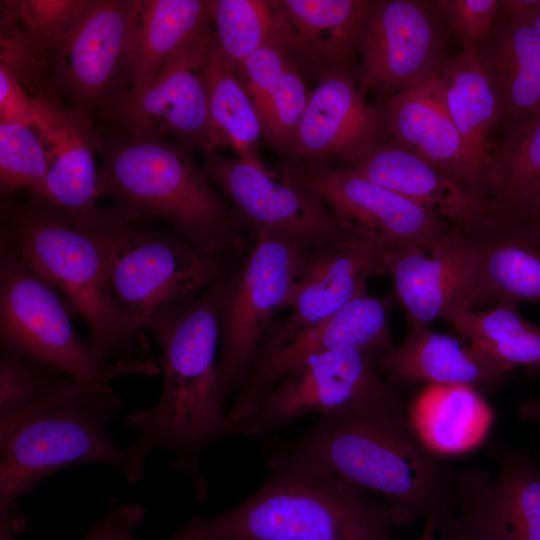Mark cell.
<instances>
[{
	"instance_id": "cell-1",
	"label": "cell",
	"mask_w": 540,
	"mask_h": 540,
	"mask_svg": "<svg viewBox=\"0 0 540 540\" xmlns=\"http://www.w3.org/2000/svg\"><path fill=\"white\" fill-rule=\"evenodd\" d=\"M161 347L163 389L155 406L136 410L125 425L137 431L124 448V474L137 481L156 449L173 454L172 466L192 479L204 497L200 458L214 441L231 434L218 379L221 321L216 283L173 321L156 332Z\"/></svg>"
},
{
	"instance_id": "cell-2",
	"label": "cell",
	"mask_w": 540,
	"mask_h": 540,
	"mask_svg": "<svg viewBox=\"0 0 540 540\" xmlns=\"http://www.w3.org/2000/svg\"><path fill=\"white\" fill-rule=\"evenodd\" d=\"M278 452L381 496L411 520L435 522L450 504L458 473L422 443L405 403L321 415Z\"/></svg>"
},
{
	"instance_id": "cell-3",
	"label": "cell",
	"mask_w": 540,
	"mask_h": 540,
	"mask_svg": "<svg viewBox=\"0 0 540 540\" xmlns=\"http://www.w3.org/2000/svg\"><path fill=\"white\" fill-rule=\"evenodd\" d=\"M262 486L235 507L195 517L182 540H391L412 520L311 463L276 452Z\"/></svg>"
},
{
	"instance_id": "cell-4",
	"label": "cell",
	"mask_w": 540,
	"mask_h": 540,
	"mask_svg": "<svg viewBox=\"0 0 540 540\" xmlns=\"http://www.w3.org/2000/svg\"><path fill=\"white\" fill-rule=\"evenodd\" d=\"M95 128L102 156L99 187L117 217L127 222L162 218L175 233L218 258L234 245L233 215L188 148Z\"/></svg>"
},
{
	"instance_id": "cell-5",
	"label": "cell",
	"mask_w": 540,
	"mask_h": 540,
	"mask_svg": "<svg viewBox=\"0 0 540 540\" xmlns=\"http://www.w3.org/2000/svg\"><path fill=\"white\" fill-rule=\"evenodd\" d=\"M108 382L61 376L31 405L0 421V508L14 507L42 478L68 466L104 463L124 471V448L109 432L122 400Z\"/></svg>"
},
{
	"instance_id": "cell-6",
	"label": "cell",
	"mask_w": 540,
	"mask_h": 540,
	"mask_svg": "<svg viewBox=\"0 0 540 540\" xmlns=\"http://www.w3.org/2000/svg\"><path fill=\"white\" fill-rule=\"evenodd\" d=\"M2 198L1 247L14 252L70 302L85 320L91 347L105 364L122 346L109 290L104 234L75 226L36 194L28 193L22 204Z\"/></svg>"
},
{
	"instance_id": "cell-7",
	"label": "cell",
	"mask_w": 540,
	"mask_h": 540,
	"mask_svg": "<svg viewBox=\"0 0 540 540\" xmlns=\"http://www.w3.org/2000/svg\"><path fill=\"white\" fill-rule=\"evenodd\" d=\"M104 237L122 348L145 330L159 331L220 279L219 258L177 233L122 220Z\"/></svg>"
},
{
	"instance_id": "cell-8",
	"label": "cell",
	"mask_w": 540,
	"mask_h": 540,
	"mask_svg": "<svg viewBox=\"0 0 540 540\" xmlns=\"http://www.w3.org/2000/svg\"><path fill=\"white\" fill-rule=\"evenodd\" d=\"M142 9V0H91L47 59L48 95L94 120L128 93Z\"/></svg>"
},
{
	"instance_id": "cell-9",
	"label": "cell",
	"mask_w": 540,
	"mask_h": 540,
	"mask_svg": "<svg viewBox=\"0 0 540 540\" xmlns=\"http://www.w3.org/2000/svg\"><path fill=\"white\" fill-rule=\"evenodd\" d=\"M309 248L286 236L257 232L255 245L240 269L228 283H216L222 402L242 387L275 314L287 308Z\"/></svg>"
},
{
	"instance_id": "cell-10",
	"label": "cell",
	"mask_w": 540,
	"mask_h": 540,
	"mask_svg": "<svg viewBox=\"0 0 540 540\" xmlns=\"http://www.w3.org/2000/svg\"><path fill=\"white\" fill-rule=\"evenodd\" d=\"M378 355L340 348L309 358L261 397L236 425L234 434L262 435L312 413L325 415L404 404L396 385L382 375Z\"/></svg>"
},
{
	"instance_id": "cell-11",
	"label": "cell",
	"mask_w": 540,
	"mask_h": 540,
	"mask_svg": "<svg viewBox=\"0 0 540 540\" xmlns=\"http://www.w3.org/2000/svg\"><path fill=\"white\" fill-rule=\"evenodd\" d=\"M1 350L24 354L81 382L110 380L91 346L75 332L59 292L11 250L0 246Z\"/></svg>"
},
{
	"instance_id": "cell-12",
	"label": "cell",
	"mask_w": 540,
	"mask_h": 540,
	"mask_svg": "<svg viewBox=\"0 0 540 540\" xmlns=\"http://www.w3.org/2000/svg\"><path fill=\"white\" fill-rule=\"evenodd\" d=\"M217 43L210 27L189 43L146 86L114 101L97 126L136 137H173L186 148L215 150L204 66Z\"/></svg>"
},
{
	"instance_id": "cell-13",
	"label": "cell",
	"mask_w": 540,
	"mask_h": 540,
	"mask_svg": "<svg viewBox=\"0 0 540 540\" xmlns=\"http://www.w3.org/2000/svg\"><path fill=\"white\" fill-rule=\"evenodd\" d=\"M445 23L435 0H375L360 31L363 94L383 104L438 77L445 54Z\"/></svg>"
},
{
	"instance_id": "cell-14",
	"label": "cell",
	"mask_w": 540,
	"mask_h": 540,
	"mask_svg": "<svg viewBox=\"0 0 540 540\" xmlns=\"http://www.w3.org/2000/svg\"><path fill=\"white\" fill-rule=\"evenodd\" d=\"M317 196L349 232L394 249L424 248L452 225L349 168L291 162L279 173Z\"/></svg>"
},
{
	"instance_id": "cell-15",
	"label": "cell",
	"mask_w": 540,
	"mask_h": 540,
	"mask_svg": "<svg viewBox=\"0 0 540 540\" xmlns=\"http://www.w3.org/2000/svg\"><path fill=\"white\" fill-rule=\"evenodd\" d=\"M203 172L232 200L254 232H270L312 248L355 235L347 231L313 193L268 167L215 150L202 152Z\"/></svg>"
},
{
	"instance_id": "cell-16",
	"label": "cell",
	"mask_w": 540,
	"mask_h": 540,
	"mask_svg": "<svg viewBox=\"0 0 540 540\" xmlns=\"http://www.w3.org/2000/svg\"><path fill=\"white\" fill-rule=\"evenodd\" d=\"M391 303L389 297L359 296L287 342L260 350L240 394L226 414L232 434L273 385L309 358L340 348L379 354L391 350L394 347L388 325Z\"/></svg>"
},
{
	"instance_id": "cell-17",
	"label": "cell",
	"mask_w": 540,
	"mask_h": 540,
	"mask_svg": "<svg viewBox=\"0 0 540 540\" xmlns=\"http://www.w3.org/2000/svg\"><path fill=\"white\" fill-rule=\"evenodd\" d=\"M36 98L41 118L35 127L48 159L42 197L83 230L100 235L111 231L122 219L98 203L102 195L95 163L98 143L93 120L66 107L59 99Z\"/></svg>"
},
{
	"instance_id": "cell-18",
	"label": "cell",
	"mask_w": 540,
	"mask_h": 540,
	"mask_svg": "<svg viewBox=\"0 0 540 540\" xmlns=\"http://www.w3.org/2000/svg\"><path fill=\"white\" fill-rule=\"evenodd\" d=\"M389 276L407 319L446 321L484 304L480 286V239L455 227L424 248L396 249Z\"/></svg>"
},
{
	"instance_id": "cell-19",
	"label": "cell",
	"mask_w": 540,
	"mask_h": 540,
	"mask_svg": "<svg viewBox=\"0 0 540 540\" xmlns=\"http://www.w3.org/2000/svg\"><path fill=\"white\" fill-rule=\"evenodd\" d=\"M395 250L357 235L309 248L289 298L287 308L292 313L259 351L287 342L368 294L367 279L389 276Z\"/></svg>"
},
{
	"instance_id": "cell-20",
	"label": "cell",
	"mask_w": 540,
	"mask_h": 540,
	"mask_svg": "<svg viewBox=\"0 0 540 540\" xmlns=\"http://www.w3.org/2000/svg\"><path fill=\"white\" fill-rule=\"evenodd\" d=\"M347 168L478 239L488 238L506 221L494 200L466 187L393 140L376 144Z\"/></svg>"
},
{
	"instance_id": "cell-21",
	"label": "cell",
	"mask_w": 540,
	"mask_h": 540,
	"mask_svg": "<svg viewBox=\"0 0 540 540\" xmlns=\"http://www.w3.org/2000/svg\"><path fill=\"white\" fill-rule=\"evenodd\" d=\"M298 127L293 162L355 163L388 135L381 108L367 102L350 73L320 74Z\"/></svg>"
},
{
	"instance_id": "cell-22",
	"label": "cell",
	"mask_w": 540,
	"mask_h": 540,
	"mask_svg": "<svg viewBox=\"0 0 540 540\" xmlns=\"http://www.w3.org/2000/svg\"><path fill=\"white\" fill-rule=\"evenodd\" d=\"M407 320L403 342L377 357V365L390 383L466 385L483 393L502 388L511 377L513 368L463 337Z\"/></svg>"
},
{
	"instance_id": "cell-23",
	"label": "cell",
	"mask_w": 540,
	"mask_h": 540,
	"mask_svg": "<svg viewBox=\"0 0 540 540\" xmlns=\"http://www.w3.org/2000/svg\"><path fill=\"white\" fill-rule=\"evenodd\" d=\"M382 109L393 141L490 198L448 113L438 78L394 95Z\"/></svg>"
},
{
	"instance_id": "cell-24",
	"label": "cell",
	"mask_w": 540,
	"mask_h": 540,
	"mask_svg": "<svg viewBox=\"0 0 540 540\" xmlns=\"http://www.w3.org/2000/svg\"><path fill=\"white\" fill-rule=\"evenodd\" d=\"M497 93L506 136L540 115V34L500 13L491 38L477 48Z\"/></svg>"
},
{
	"instance_id": "cell-25",
	"label": "cell",
	"mask_w": 540,
	"mask_h": 540,
	"mask_svg": "<svg viewBox=\"0 0 540 540\" xmlns=\"http://www.w3.org/2000/svg\"><path fill=\"white\" fill-rule=\"evenodd\" d=\"M444 102L464 142L470 162L487 195L495 192L494 157L489 148L491 130L498 126L497 93L477 48L463 44L447 56L438 75Z\"/></svg>"
},
{
	"instance_id": "cell-26",
	"label": "cell",
	"mask_w": 540,
	"mask_h": 540,
	"mask_svg": "<svg viewBox=\"0 0 540 540\" xmlns=\"http://www.w3.org/2000/svg\"><path fill=\"white\" fill-rule=\"evenodd\" d=\"M370 0H281L286 41L297 63L349 73Z\"/></svg>"
},
{
	"instance_id": "cell-27",
	"label": "cell",
	"mask_w": 540,
	"mask_h": 540,
	"mask_svg": "<svg viewBox=\"0 0 540 540\" xmlns=\"http://www.w3.org/2000/svg\"><path fill=\"white\" fill-rule=\"evenodd\" d=\"M407 416L422 443L440 458L482 445L494 421L483 393L466 385H425L407 405Z\"/></svg>"
},
{
	"instance_id": "cell-28",
	"label": "cell",
	"mask_w": 540,
	"mask_h": 540,
	"mask_svg": "<svg viewBox=\"0 0 540 540\" xmlns=\"http://www.w3.org/2000/svg\"><path fill=\"white\" fill-rule=\"evenodd\" d=\"M480 286L484 304L540 305V223L507 219L480 239Z\"/></svg>"
},
{
	"instance_id": "cell-29",
	"label": "cell",
	"mask_w": 540,
	"mask_h": 540,
	"mask_svg": "<svg viewBox=\"0 0 540 540\" xmlns=\"http://www.w3.org/2000/svg\"><path fill=\"white\" fill-rule=\"evenodd\" d=\"M142 22L129 92L140 90L211 27L209 1L142 0Z\"/></svg>"
},
{
	"instance_id": "cell-30",
	"label": "cell",
	"mask_w": 540,
	"mask_h": 540,
	"mask_svg": "<svg viewBox=\"0 0 540 540\" xmlns=\"http://www.w3.org/2000/svg\"><path fill=\"white\" fill-rule=\"evenodd\" d=\"M209 120L217 147H231L238 158L267 167L259 156L262 125L236 69L215 44L204 66Z\"/></svg>"
},
{
	"instance_id": "cell-31",
	"label": "cell",
	"mask_w": 540,
	"mask_h": 540,
	"mask_svg": "<svg viewBox=\"0 0 540 540\" xmlns=\"http://www.w3.org/2000/svg\"><path fill=\"white\" fill-rule=\"evenodd\" d=\"M446 322L461 337L514 370H540V326L525 320L518 305L500 302L486 311L461 310Z\"/></svg>"
},
{
	"instance_id": "cell-32",
	"label": "cell",
	"mask_w": 540,
	"mask_h": 540,
	"mask_svg": "<svg viewBox=\"0 0 540 540\" xmlns=\"http://www.w3.org/2000/svg\"><path fill=\"white\" fill-rule=\"evenodd\" d=\"M493 157V200L506 219H521L540 195V115L507 135Z\"/></svg>"
},
{
	"instance_id": "cell-33",
	"label": "cell",
	"mask_w": 540,
	"mask_h": 540,
	"mask_svg": "<svg viewBox=\"0 0 540 540\" xmlns=\"http://www.w3.org/2000/svg\"><path fill=\"white\" fill-rule=\"evenodd\" d=\"M209 10L218 47L236 71L269 40L280 37L286 41L279 1L210 0Z\"/></svg>"
},
{
	"instance_id": "cell-34",
	"label": "cell",
	"mask_w": 540,
	"mask_h": 540,
	"mask_svg": "<svg viewBox=\"0 0 540 540\" xmlns=\"http://www.w3.org/2000/svg\"><path fill=\"white\" fill-rule=\"evenodd\" d=\"M497 465L493 480L512 540H540V465L528 455L493 444Z\"/></svg>"
},
{
	"instance_id": "cell-35",
	"label": "cell",
	"mask_w": 540,
	"mask_h": 540,
	"mask_svg": "<svg viewBox=\"0 0 540 540\" xmlns=\"http://www.w3.org/2000/svg\"><path fill=\"white\" fill-rule=\"evenodd\" d=\"M48 173L45 145L37 127L0 122L2 197L19 190L43 196Z\"/></svg>"
},
{
	"instance_id": "cell-36",
	"label": "cell",
	"mask_w": 540,
	"mask_h": 540,
	"mask_svg": "<svg viewBox=\"0 0 540 540\" xmlns=\"http://www.w3.org/2000/svg\"><path fill=\"white\" fill-rule=\"evenodd\" d=\"M308 97L299 64L295 60L258 109L262 136L271 148L291 155Z\"/></svg>"
},
{
	"instance_id": "cell-37",
	"label": "cell",
	"mask_w": 540,
	"mask_h": 540,
	"mask_svg": "<svg viewBox=\"0 0 540 540\" xmlns=\"http://www.w3.org/2000/svg\"><path fill=\"white\" fill-rule=\"evenodd\" d=\"M59 373L24 354L2 350L0 421L18 414L48 392L62 376Z\"/></svg>"
},
{
	"instance_id": "cell-38",
	"label": "cell",
	"mask_w": 540,
	"mask_h": 540,
	"mask_svg": "<svg viewBox=\"0 0 540 540\" xmlns=\"http://www.w3.org/2000/svg\"><path fill=\"white\" fill-rule=\"evenodd\" d=\"M295 61L287 42L273 38L251 53L237 73L257 110L274 89L287 67Z\"/></svg>"
},
{
	"instance_id": "cell-39",
	"label": "cell",
	"mask_w": 540,
	"mask_h": 540,
	"mask_svg": "<svg viewBox=\"0 0 540 540\" xmlns=\"http://www.w3.org/2000/svg\"><path fill=\"white\" fill-rule=\"evenodd\" d=\"M436 6L463 44L479 48L492 36L499 0H435Z\"/></svg>"
},
{
	"instance_id": "cell-40",
	"label": "cell",
	"mask_w": 540,
	"mask_h": 540,
	"mask_svg": "<svg viewBox=\"0 0 540 540\" xmlns=\"http://www.w3.org/2000/svg\"><path fill=\"white\" fill-rule=\"evenodd\" d=\"M40 118L38 99L26 90L10 68L0 63V122L36 126Z\"/></svg>"
},
{
	"instance_id": "cell-41",
	"label": "cell",
	"mask_w": 540,
	"mask_h": 540,
	"mask_svg": "<svg viewBox=\"0 0 540 540\" xmlns=\"http://www.w3.org/2000/svg\"><path fill=\"white\" fill-rule=\"evenodd\" d=\"M144 519L139 504H125L108 510L81 540H136L135 531Z\"/></svg>"
},
{
	"instance_id": "cell-42",
	"label": "cell",
	"mask_w": 540,
	"mask_h": 540,
	"mask_svg": "<svg viewBox=\"0 0 540 540\" xmlns=\"http://www.w3.org/2000/svg\"><path fill=\"white\" fill-rule=\"evenodd\" d=\"M499 4L501 14L528 20L540 6V0H499Z\"/></svg>"
},
{
	"instance_id": "cell-43",
	"label": "cell",
	"mask_w": 540,
	"mask_h": 540,
	"mask_svg": "<svg viewBox=\"0 0 540 540\" xmlns=\"http://www.w3.org/2000/svg\"><path fill=\"white\" fill-rule=\"evenodd\" d=\"M19 521L14 507L0 508V540H15Z\"/></svg>"
},
{
	"instance_id": "cell-44",
	"label": "cell",
	"mask_w": 540,
	"mask_h": 540,
	"mask_svg": "<svg viewBox=\"0 0 540 540\" xmlns=\"http://www.w3.org/2000/svg\"><path fill=\"white\" fill-rule=\"evenodd\" d=\"M519 415L523 420L540 427V396L523 401L519 407ZM537 458L540 462V450Z\"/></svg>"
},
{
	"instance_id": "cell-45",
	"label": "cell",
	"mask_w": 540,
	"mask_h": 540,
	"mask_svg": "<svg viewBox=\"0 0 540 540\" xmlns=\"http://www.w3.org/2000/svg\"><path fill=\"white\" fill-rule=\"evenodd\" d=\"M523 218L533 219L540 223V195L531 203L521 219Z\"/></svg>"
},
{
	"instance_id": "cell-46",
	"label": "cell",
	"mask_w": 540,
	"mask_h": 540,
	"mask_svg": "<svg viewBox=\"0 0 540 540\" xmlns=\"http://www.w3.org/2000/svg\"><path fill=\"white\" fill-rule=\"evenodd\" d=\"M417 540H437L433 521H426L424 533Z\"/></svg>"
},
{
	"instance_id": "cell-47",
	"label": "cell",
	"mask_w": 540,
	"mask_h": 540,
	"mask_svg": "<svg viewBox=\"0 0 540 540\" xmlns=\"http://www.w3.org/2000/svg\"><path fill=\"white\" fill-rule=\"evenodd\" d=\"M527 21L540 34V6L536 9V11L531 15V17Z\"/></svg>"
},
{
	"instance_id": "cell-48",
	"label": "cell",
	"mask_w": 540,
	"mask_h": 540,
	"mask_svg": "<svg viewBox=\"0 0 540 540\" xmlns=\"http://www.w3.org/2000/svg\"><path fill=\"white\" fill-rule=\"evenodd\" d=\"M168 540H180L178 534H176L175 536H173L172 538L168 539Z\"/></svg>"
}]
</instances>
